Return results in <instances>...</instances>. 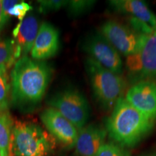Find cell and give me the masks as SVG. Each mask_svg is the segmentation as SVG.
I'll use <instances>...</instances> for the list:
<instances>
[{"label":"cell","mask_w":156,"mask_h":156,"mask_svg":"<svg viewBox=\"0 0 156 156\" xmlns=\"http://www.w3.org/2000/svg\"><path fill=\"white\" fill-rule=\"evenodd\" d=\"M11 101L16 106H34L41 101L51 77L46 62L28 56L17 59L10 74Z\"/></svg>","instance_id":"cell-1"},{"label":"cell","mask_w":156,"mask_h":156,"mask_svg":"<svg viewBox=\"0 0 156 156\" xmlns=\"http://www.w3.org/2000/svg\"><path fill=\"white\" fill-rule=\"evenodd\" d=\"M106 131L122 147H133L151 132L154 120L142 114L124 98L117 101L106 121Z\"/></svg>","instance_id":"cell-2"},{"label":"cell","mask_w":156,"mask_h":156,"mask_svg":"<svg viewBox=\"0 0 156 156\" xmlns=\"http://www.w3.org/2000/svg\"><path fill=\"white\" fill-rule=\"evenodd\" d=\"M85 67L98 102L105 109L114 108L124 95L125 82L120 75L109 71L90 57L85 60Z\"/></svg>","instance_id":"cell-3"},{"label":"cell","mask_w":156,"mask_h":156,"mask_svg":"<svg viewBox=\"0 0 156 156\" xmlns=\"http://www.w3.org/2000/svg\"><path fill=\"white\" fill-rule=\"evenodd\" d=\"M54 143L36 123L17 120L12 129V155L51 156Z\"/></svg>","instance_id":"cell-4"},{"label":"cell","mask_w":156,"mask_h":156,"mask_svg":"<svg viewBox=\"0 0 156 156\" xmlns=\"http://www.w3.org/2000/svg\"><path fill=\"white\" fill-rule=\"evenodd\" d=\"M126 67L132 77L140 81L156 80V33L141 34L139 46L126 56Z\"/></svg>","instance_id":"cell-5"},{"label":"cell","mask_w":156,"mask_h":156,"mask_svg":"<svg viewBox=\"0 0 156 156\" xmlns=\"http://www.w3.org/2000/svg\"><path fill=\"white\" fill-rule=\"evenodd\" d=\"M47 103L61 113L79 130L85 126L89 119L88 102L76 89L68 88L59 91L51 98Z\"/></svg>","instance_id":"cell-6"},{"label":"cell","mask_w":156,"mask_h":156,"mask_svg":"<svg viewBox=\"0 0 156 156\" xmlns=\"http://www.w3.org/2000/svg\"><path fill=\"white\" fill-rule=\"evenodd\" d=\"M83 49L88 57L102 67L116 75H122L123 63L119 53L100 33L87 37L83 44Z\"/></svg>","instance_id":"cell-7"},{"label":"cell","mask_w":156,"mask_h":156,"mask_svg":"<svg viewBox=\"0 0 156 156\" xmlns=\"http://www.w3.org/2000/svg\"><path fill=\"white\" fill-rule=\"evenodd\" d=\"M100 34L114 46L119 53L128 56L137 49L141 34L116 20H108L103 24Z\"/></svg>","instance_id":"cell-8"},{"label":"cell","mask_w":156,"mask_h":156,"mask_svg":"<svg viewBox=\"0 0 156 156\" xmlns=\"http://www.w3.org/2000/svg\"><path fill=\"white\" fill-rule=\"evenodd\" d=\"M45 127L56 141L64 147H75L78 135L77 129L55 108H47L41 114Z\"/></svg>","instance_id":"cell-9"},{"label":"cell","mask_w":156,"mask_h":156,"mask_svg":"<svg viewBox=\"0 0 156 156\" xmlns=\"http://www.w3.org/2000/svg\"><path fill=\"white\" fill-rule=\"evenodd\" d=\"M125 99L148 118L156 119V80L134 84L128 90Z\"/></svg>","instance_id":"cell-10"},{"label":"cell","mask_w":156,"mask_h":156,"mask_svg":"<svg viewBox=\"0 0 156 156\" xmlns=\"http://www.w3.org/2000/svg\"><path fill=\"white\" fill-rule=\"evenodd\" d=\"M58 46L59 36L58 30L50 23H42L30 51L31 57L37 61L47 59L55 55Z\"/></svg>","instance_id":"cell-11"},{"label":"cell","mask_w":156,"mask_h":156,"mask_svg":"<svg viewBox=\"0 0 156 156\" xmlns=\"http://www.w3.org/2000/svg\"><path fill=\"white\" fill-rule=\"evenodd\" d=\"M39 23L36 16L27 15L13 30L15 40V56L16 61L30 52L38 34Z\"/></svg>","instance_id":"cell-12"},{"label":"cell","mask_w":156,"mask_h":156,"mask_svg":"<svg viewBox=\"0 0 156 156\" xmlns=\"http://www.w3.org/2000/svg\"><path fill=\"white\" fill-rule=\"evenodd\" d=\"M106 129L98 124L85 126L78 132L75 144L76 156H95L101 146L105 144Z\"/></svg>","instance_id":"cell-13"},{"label":"cell","mask_w":156,"mask_h":156,"mask_svg":"<svg viewBox=\"0 0 156 156\" xmlns=\"http://www.w3.org/2000/svg\"><path fill=\"white\" fill-rule=\"evenodd\" d=\"M113 8L121 12L129 14L134 19L154 28L156 26V17L145 2L140 0H114L110 1Z\"/></svg>","instance_id":"cell-14"},{"label":"cell","mask_w":156,"mask_h":156,"mask_svg":"<svg viewBox=\"0 0 156 156\" xmlns=\"http://www.w3.org/2000/svg\"><path fill=\"white\" fill-rule=\"evenodd\" d=\"M14 123L8 112H0V155L12 156V129Z\"/></svg>","instance_id":"cell-15"},{"label":"cell","mask_w":156,"mask_h":156,"mask_svg":"<svg viewBox=\"0 0 156 156\" xmlns=\"http://www.w3.org/2000/svg\"><path fill=\"white\" fill-rule=\"evenodd\" d=\"M11 100V84L8 68L0 65V112H8Z\"/></svg>","instance_id":"cell-16"},{"label":"cell","mask_w":156,"mask_h":156,"mask_svg":"<svg viewBox=\"0 0 156 156\" xmlns=\"http://www.w3.org/2000/svg\"><path fill=\"white\" fill-rule=\"evenodd\" d=\"M15 62L14 40L0 38V65H5L9 68Z\"/></svg>","instance_id":"cell-17"},{"label":"cell","mask_w":156,"mask_h":156,"mask_svg":"<svg viewBox=\"0 0 156 156\" xmlns=\"http://www.w3.org/2000/svg\"><path fill=\"white\" fill-rule=\"evenodd\" d=\"M95 1H87V0H73L68 1L67 8L68 12L73 16H78L87 12L90 9H92L93 6L95 5Z\"/></svg>","instance_id":"cell-18"},{"label":"cell","mask_w":156,"mask_h":156,"mask_svg":"<svg viewBox=\"0 0 156 156\" xmlns=\"http://www.w3.org/2000/svg\"><path fill=\"white\" fill-rule=\"evenodd\" d=\"M95 156H130V155L124 147L114 142H110L101 146Z\"/></svg>","instance_id":"cell-19"},{"label":"cell","mask_w":156,"mask_h":156,"mask_svg":"<svg viewBox=\"0 0 156 156\" xmlns=\"http://www.w3.org/2000/svg\"><path fill=\"white\" fill-rule=\"evenodd\" d=\"M31 9H32V7L30 5L26 3L25 2H17L9 9L8 11V15L9 17H16L20 23H21L26 17L27 13Z\"/></svg>","instance_id":"cell-20"},{"label":"cell","mask_w":156,"mask_h":156,"mask_svg":"<svg viewBox=\"0 0 156 156\" xmlns=\"http://www.w3.org/2000/svg\"><path fill=\"white\" fill-rule=\"evenodd\" d=\"M40 5L39 10L42 13H46L51 11H56L62 7H66L68 1L63 0H40L38 1Z\"/></svg>","instance_id":"cell-21"},{"label":"cell","mask_w":156,"mask_h":156,"mask_svg":"<svg viewBox=\"0 0 156 156\" xmlns=\"http://www.w3.org/2000/svg\"><path fill=\"white\" fill-rule=\"evenodd\" d=\"M17 2H18V1H15V0H2V15L4 21H5V23H7L9 18V16L8 15V11L13 6L16 5Z\"/></svg>","instance_id":"cell-22"},{"label":"cell","mask_w":156,"mask_h":156,"mask_svg":"<svg viewBox=\"0 0 156 156\" xmlns=\"http://www.w3.org/2000/svg\"><path fill=\"white\" fill-rule=\"evenodd\" d=\"M5 22L4 21L3 15H2V0H0V32H1L2 29L5 25Z\"/></svg>","instance_id":"cell-23"},{"label":"cell","mask_w":156,"mask_h":156,"mask_svg":"<svg viewBox=\"0 0 156 156\" xmlns=\"http://www.w3.org/2000/svg\"><path fill=\"white\" fill-rule=\"evenodd\" d=\"M54 156H68V155H66V154H64V153H57V154H56V155H54ZM75 156H76V155H75Z\"/></svg>","instance_id":"cell-24"},{"label":"cell","mask_w":156,"mask_h":156,"mask_svg":"<svg viewBox=\"0 0 156 156\" xmlns=\"http://www.w3.org/2000/svg\"><path fill=\"white\" fill-rule=\"evenodd\" d=\"M146 156H156V153L151 154V155H146Z\"/></svg>","instance_id":"cell-25"},{"label":"cell","mask_w":156,"mask_h":156,"mask_svg":"<svg viewBox=\"0 0 156 156\" xmlns=\"http://www.w3.org/2000/svg\"><path fill=\"white\" fill-rule=\"evenodd\" d=\"M153 30L155 31V32L156 33V26H155V27H154V28H153Z\"/></svg>","instance_id":"cell-26"},{"label":"cell","mask_w":156,"mask_h":156,"mask_svg":"<svg viewBox=\"0 0 156 156\" xmlns=\"http://www.w3.org/2000/svg\"><path fill=\"white\" fill-rule=\"evenodd\" d=\"M0 156H1V155H0Z\"/></svg>","instance_id":"cell-27"}]
</instances>
